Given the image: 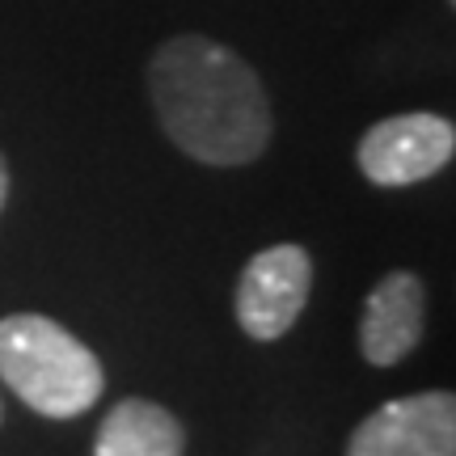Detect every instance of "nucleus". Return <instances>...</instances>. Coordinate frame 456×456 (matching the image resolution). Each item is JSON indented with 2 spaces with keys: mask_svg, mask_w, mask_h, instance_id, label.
<instances>
[{
  "mask_svg": "<svg viewBox=\"0 0 456 456\" xmlns=\"http://www.w3.org/2000/svg\"><path fill=\"white\" fill-rule=\"evenodd\" d=\"M148 89L165 135L195 161L232 169L258 161L271 144V102L258 72L216 38H165L148 64Z\"/></svg>",
  "mask_w": 456,
  "mask_h": 456,
  "instance_id": "f257e3e1",
  "label": "nucleus"
},
{
  "mask_svg": "<svg viewBox=\"0 0 456 456\" xmlns=\"http://www.w3.org/2000/svg\"><path fill=\"white\" fill-rule=\"evenodd\" d=\"M0 380L47 419H77L98 406L106 389L102 359L43 313H13L0 322Z\"/></svg>",
  "mask_w": 456,
  "mask_h": 456,
  "instance_id": "f03ea898",
  "label": "nucleus"
},
{
  "mask_svg": "<svg viewBox=\"0 0 456 456\" xmlns=\"http://www.w3.org/2000/svg\"><path fill=\"white\" fill-rule=\"evenodd\" d=\"M456 152V127L440 114H393L380 118L363 131L359 140V174L385 186V191H402L414 182H427L440 174Z\"/></svg>",
  "mask_w": 456,
  "mask_h": 456,
  "instance_id": "7ed1b4c3",
  "label": "nucleus"
},
{
  "mask_svg": "<svg viewBox=\"0 0 456 456\" xmlns=\"http://www.w3.org/2000/svg\"><path fill=\"white\" fill-rule=\"evenodd\" d=\"M313 292V258L300 245H271L245 262L237 279V326L258 342H275L296 326Z\"/></svg>",
  "mask_w": 456,
  "mask_h": 456,
  "instance_id": "20e7f679",
  "label": "nucleus"
},
{
  "mask_svg": "<svg viewBox=\"0 0 456 456\" xmlns=\"http://www.w3.org/2000/svg\"><path fill=\"white\" fill-rule=\"evenodd\" d=\"M346 456H456V397L444 389L393 397L355 427Z\"/></svg>",
  "mask_w": 456,
  "mask_h": 456,
  "instance_id": "39448f33",
  "label": "nucleus"
},
{
  "mask_svg": "<svg viewBox=\"0 0 456 456\" xmlns=\"http://www.w3.org/2000/svg\"><path fill=\"white\" fill-rule=\"evenodd\" d=\"M427 330V288L410 271H389L363 300L359 351L372 368H393L419 346Z\"/></svg>",
  "mask_w": 456,
  "mask_h": 456,
  "instance_id": "423d86ee",
  "label": "nucleus"
},
{
  "mask_svg": "<svg viewBox=\"0 0 456 456\" xmlns=\"http://www.w3.org/2000/svg\"><path fill=\"white\" fill-rule=\"evenodd\" d=\"M186 431L157 402L127 397L102 419L94 456H182Z\"/></svg>",
  "mask_w": 456,
  "mask_h": 456,
  "instance_id": "0eeeda50",
  "label": "nucleus"
},
{
  "mask_svg": "<svg viewBox=\"0 0 456 456\" xmlns=\"http://www.w3.org/2000/svg\"><path fill=\"white\" fill-rule=\"evenodd\" d=\"M4 199H9V165L0 157V212H4Z\"/></svg>",
  "mask_w": 456,
  "mask_h": 456,
  "instance_id": "6e6552de",
  "label": "nucleus"
},
{
  "mask_svg": "<svg viewBox=\"0 0 456 456\" xmlns=\"http://www.w3.org/2000/svg\"><path fill=\"white\" fill-rule=\"evenodd\" d=\"M448 4H456V0H448Z\"/></svg>",
  "mask_w": 456,
  "mask_h": 456,
  "instance_id": "1a4fd4ad",
  "label": "nucleus"
}]
</instances>
